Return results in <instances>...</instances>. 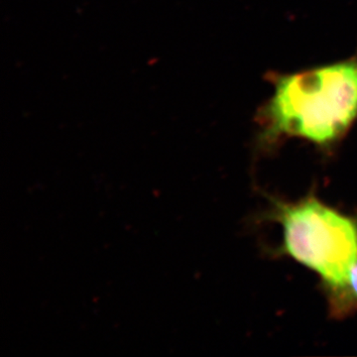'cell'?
<instances>
[{"label":"cell","instance_id":"1","mask_svg":"<svg viewBox=\"0 0 357 357\" xmlns=\"http://www.w3.org/2000/svg\"><path fill=\"white\" fill-rule=\"evenodd\" d=\"M270 79L273 91L257 114L263 146L295 137L331 149L357 121V53Z\"/></svg>","mask_w":357,"mask_h":357},{"label":"cell","instance_id":"2","mask_svg":"<svg viewBox=\"0 0 357 357\" xmlns=\"http://www.w3.org/2000/svg\"><path fill=\"white\" fill-rule=\"evenodd\" d=\"M268 220L280 223L277 253L292 258L321 279L324 291L342 283L357 261V217L323 203L314 194L299 201L271 199Z\"/></svg>","mask_w":357,"mask_h":357},{"label":"cell","instance_id":"3","mask_svg":"<svg viewBox=\"0 0 357 357\" xmlns=\"http://www.w3.org/2000/svg\"><path fill=\"white\" fill-rule=\"evenodd\" d=\"M328 311L335 319H344L357 312V261L342 284L326 290Z\"/></svg>","mask_w":357,"mask_h":357}]
</instances>
